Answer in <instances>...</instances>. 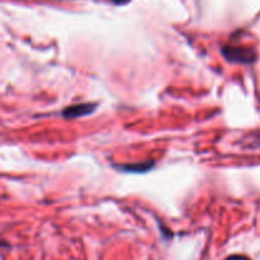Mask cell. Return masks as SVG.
<instances>
[{
    "instance_id": "1",
    "label": "cell",
    "mask_w": 260,
    "mask_h": 260,
    "mask_svg": "<svg viewBox=\"0 0 260 260\" xmlns=\"http://www.w3.org/2000/svg\"><path fill=\"white\" fill-rule=\"evenodd\" d=\"M222 53L229 61L239 63H251L256 58L254 51L244 47H235V46H226V47H223Z\"/></svg>"
},
{
    "instance_id": "2",
    "label": "cell",
    "mask_w": 260,
    "mask_h": 260,
    "mask_svg": "<svg viewBox=\"0 0 260 260\" xmlns=\"http://www.w3.org/2000/svg\"><path fill=\"white\" fill-rule=\"evenodd\" d=\"M96 104L91 103H81V104H74V106L68 107L63 109L62 116L66 118H79V117H84L86 114L93 113L95 109Z\"/></svg>"
},
{
    "instance_id": "3",
    "label": "cell",
    "mask_w": 260,
    "mask_h": 260,
    "mask_svg": "<svg viewBox=\"0 0 260 260\" xmlns=\"http://www.w3.org/2000/svg\"><path fill=\"white\" fill-rule=\"evenodd\" d=\"M152 167V164H136V165H123L119 167V169L124 170L127 173H144L149 170Z\"/></svg>"
},
{
    "instance_id": "4",
    "label": "cell",
    "mask_w": 260,
    "mask_h": 260,
    "mask_svg": "<svg viewBox=\"0 0 260 260\" xmlns=\"http://www.w3.org/2000/svg\"><path fill=\"white\" fill-rule=\"evenodd\" d=\"M226 260H249L246 256H243V255H233V256H229Z\"/></svg>"
},
{
    "instance_id": "5",
    "label": "cell",
    "mask_w": 260,
    "mask_h": 260,
    "mask_svg": "<svg viewBox=\"0 0 260 260\" xmlns=\"http://www.w3.org/2000/svg\"><path fill=\"white\" fill-rule=\"evenodd\" d=\"M112 2L117 3V4H121V3H124V2H126V0H112Z\"/></svg>"
}]
</instances>
